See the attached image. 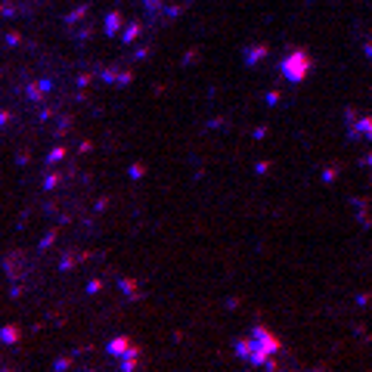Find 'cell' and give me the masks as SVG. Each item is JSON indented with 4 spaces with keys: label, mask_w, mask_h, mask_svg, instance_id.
I'll use <instances>...</instances> for the list:
<instances>
[{
    "label": "cell",
    "mask_w": 372,
    "mask_h": 372,
    "mask_svg": "<svg viewBox=\"0 0 372 372\" xmlns=\"http://www.w3.org/2000/svg\"><path fill=\"white\" fill-rule=\"evenodd\" d=\"M279 72H282L285 81H292V84H301L310 72H313V59L304 53V50H292L282 59V65H279Z\"/></svg>",
    "instance_id": "6da1fadb"
},
{
    "label": "cell",
    "mask_w": 372,
    "mask_h": 372,
    "mask_svg": "<svg viewBox=\"0 0 372 372\" xmlns=\"http://www.w3.org/2000/svg\"><path fill=\"white\" fill-rule=\"evenodd\" d=\"M347 140H372V115H360L347 124Z\"/></svg>",
    "instance_id": "7a4b0ae2"
},
{
    "label": "cell",
    "mask_w": 372,
    "mask_h": 372,
    "mask_svg": "<svg viewBox=\"0 0 372 372\" xmlns=\"http://www.w3.org/2000/svg\"><path fill=\"white\" fill-rule=\"evenodd\" d=\"M251 338H254V341H261L270 354H279V351H282V341H279L270 329H264V326H254V329H251Z\"/></svg>",
    "instance_id": "3957f363"
},
{
    "label": "cell",
    "mask_w": 372,
    "mask_h": 372,
    "mask_svg": "<svg viewBox=\"0 0 372 372\" xmlns=\"http://www.w3.org/2000/svg\"><path fill=\"white\" fill-rule=\"evenodd\" d=\"M267 53H270V50H267V44H251V46H245V53H242V56H245V65L254 68L258 62L267 59Z\"/></svg>",
    "instance_id": "277c9868"
},
{
    "label": "cell",
    "mask_w": 372,
    "mask_h": 372,
    "mask_svg": "<svg viewBox=\"0 0 372 372\" xmlns=\"http://www.w3.org/2000/svg\"><path fill=\"white\" fill-rule=\"evenodd\" d=\"M270 357H273V354L267 351L261 341H254V338H251V351H248V363H251V366H264Z\"/></svg>",
    "instance_id": "5b68a950"
},
{
    "label": "cell",
    "mask_w": 372,
    "mask_h": 372,
    "mask_svg": "<svg viewBox=\"0 0 372 372\" xmlns=\"http://www.w3.org/2000/svg\"><path fill=\"white\" fill-rule=\"evenodd\" d=\"M236 354L242 357V360H248V351H251V335H245V338H236Z\"/></svg>",
    "instance_id": "8992f818"
},
{
    "label": "cell",
    "mask_w": 372,
    "mask_h": 372,
    "mask_svg": "<svg viewBox=\"0 0 372 372\" xmlns=\"http://www.w3.org/2000/svg\"><path fill=\"white\" fill-rule=\"evenodd\" d=\"M338 174H341V168H338V165H326V168H323V183L338 180Z\"/></svg>",
    "instance_id": "52a82bcc"
},
{
    "label": "cell",
    "mask_w": 372,
    "mask_h": 372,
    "mask_svg": "<svg viewBox=\"0 0 372 372\" xmlns=\"http://www.w3.org/2000/svg\"><path fill=\"white\" fill-rule=\"evenodd\" d=\"M118 25H121V16H118V13H112V16L106 19V31H109V34H112V31H118Z\"/></svg>",
    "instance_id": "ba28073f"
},
{
    "label": "cell",
    "mask_w": 372,
    "mask_h": 372,
    "mask_svg": "<svg viewBox=\"0 0 372 372\" xmlns=\"http://www.w3.org/2000/svg\"><path fill=\"white\" fill-rule=\"evenodd\" d=\"M124 347H127V338H115V341L109 344V351H112V354H121Z\"/></svg>",
    "instance_id": "9c48e42d"
},
{
    "label": "cell",
    "mask_w": 372,
    "mask_h": 372,
    "mask_svg": "<svg viewBox=\"0 0 372 372\" xmlns=\"http://www.w3.org/2000/svg\"><path fill=\"white\" fill-rule=\"evenodd\" d=\"M137 34H140V25H131V28H127V31H124V38H121V41H134V38H137Z\"/></svg>",
    "instance_id": "30bf717a"
},
{
    "label": "cell",
    "mask_w": 372,
    "mask_h": 372,
    "mask_svg": "<svg viewBox=\"0 0 372 372\" xmlns=\"http://www.w3.org/2000/svg\"><path fill=\"white\" fill-rule=\"evenodd\" d=\"M270 171V161H258V165H254V174H267Z\"/></svg>",
    "instance_id": "8fae6325"
},
{
    "label": "cell",
    "mask_w": 372,
    "mask_h": 372,
    "mask_svg": "<svg viewBox=\"0 0 372 372\" xmlns=\"http://www.w3.org/2000/svg\"><path fill=\"white\" fill-rule=\"evenodd\" d=\"M267 137V127H254V140H264Z\"/></svg>",
    "instance_id": "7c38bea8"
},
{
    "label": "cell",
    "mask_w": 372,
    "mask_h": 372,
    "mask_svg": "<svg viewBox=\"0 0 372 372\" xmlns=\"http://www.w3.org/2000/svg\"><path fill=\"white\" fill-rule=\"evenodd\" d=\"M357 304H360V307H366V304H369V295H366V292H363V295H357Z\"/></svg>",
    "instance_id": "4fadbf2b"
},
{
    "label": "cell",
    "mask_w": 372,
    "mask_h": 372,
    "mask_svg": "<svg viewBox=\"0 0 372 372\" xmlns=\"http://www.w3.org/2000/svg\"><path fill=\"white\" fill-rule=\"evenodd\" d=\"M363 53H366L369 59H372V41H363Z\"/></svg>",
    "instance_id": "5bb4252c"
},
{
    "label": "cell",
    "mask_w": 372,
    "mask_h": 372,
    "mask_svg": "<svg viewBox=\"0 0 372 372\" xmlns=\"http://www.w3.org/2000/svg\"><path fill=\"white\" fill-rule=\"evenodd\" d=\"M366 165H369V168H372V152H369V155H366Z\"/></svg>",
    "instance_id": "9a60e30c"
}]
</instances>
